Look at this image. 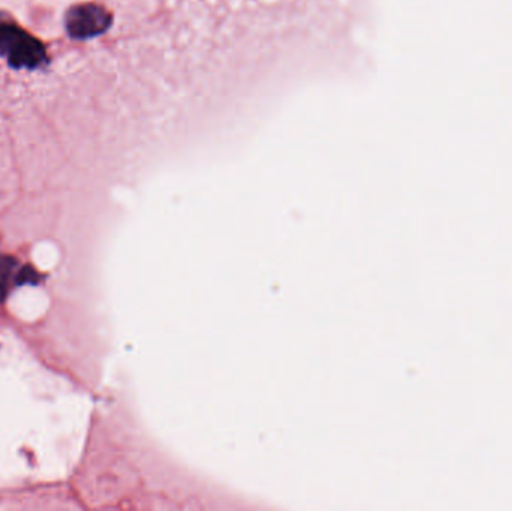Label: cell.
I'll use <instances>...</instances> for the list:
<instances>
[{"label":"cell","mask_w":512,"mask_h":511,"mask_svg":"<svg viewBox=\"0 0 512 511\" xmlns=\"http://www.w3.org/2000/svg\"><path fill=\"white\" fill-rule=\"evenodd\" d=\"M0 57L14 69H36L47 62L42 42L6 21H0Z\"/></svg>","instance_id":"cell-1"},{"label":"cell","mask_w":512,"mask_h":511,"mask_svg":"<svg viewBox=\"0 0 512 511\" xmlns=\"http://www.w3.org/2000/svg\"><path fill=\"white\" fill-rule=\"evenodd\" d=\"M113 17L104 6L96 3H80L66 11V32L74 39H90L104 35L110 29Z\"/></svg>","instance_id":"cell-2"},{"label":"cell","mask_w":512,"mask_h":511,"mask_svg":"<svg viewBox=\"0 0 512 511\" xmlns=\"http://www.w3.org/2000/svg\"><path fill=\"white\" fill-rule=\"evenodd\" d=\"M18 264L17 258L2 255L0 257V305L5 303L11 291L18 287Z\"/></svg>","instance_id":"cell-3"},{"label":"cell","mask_w":512,"mask_h":511,"mask_svg":"<svg viewBox=\"0 0 512 511\" xmlns=\"http://www.w3.org/2000/svg\"><path fill=\"white\" fill-rule=\"evenodd\" d=\"M39 279H41V276H39V273L36 272L33 267L23 266L20 267V270H18V287L27 284L38 285Z\"/></svg>","instance_id":"cell-4"}]
</instances>
